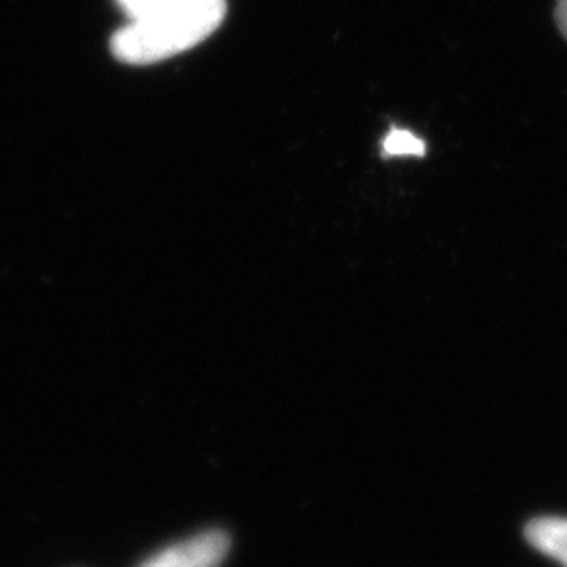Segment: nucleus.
<instances>
[{"mask_svg":"<svg viewBox=\"0 0 567 567\" xmlns=\"http://www.w3.org/2000/svg\"><path fill=\"white\" fill-rule=\"evenodd\" d=\"M225 13V0H173L122 28L112 39V53L133 65L168 60L208 39L224 23Z\"/></svg>","mask_w":567,"mask_h":567,"instance_id":"f257e3e1","label":"nucleus"},{"mask_svg":"<svg viewBox=\"0 0 567 567\" xmlns=\"http://www.w3.org/2000/svg\"><path fill=\"white\" fill-rule=\"evenodd\" d=\"M227 553L229 538L219 529H210L175 547L164 548L142 567H219Z\"/></svg>","mask_w":567,"mask_h":567,"instance_id":"f03ea898","label":"nucleus"},{"mask_svg":"<svg viewBox=\"0 0 567 567\" xmlns=\"http://www.w3.org/2000/svg\"><path fill=\"white\" fill-rule=\"evenodd\" d=\"M526 538L532 547L567 564V519L561 517L534 519L527 524Z\"/></svg>","mask_w":567,"mask_h":567,"instance_id":"7ed1b4c3","label":"nucleus"},{"mask_svg":"<svg viewBox=\"0 0 567 567\" xmlns=\"http://www.w3.org/2000/svg\"><path fill=\"white\" fill-rule=\"evenodd\" d=\"M383 150L386 156H423L425 143L410 131L393 128L383 142Z\"/></svg>","mask_w":567,"mask_h":567,"instance_id":"20e7f679","label":"nucleus"},{"mask_svg":"<svg viewBox=\"0 0 567 567\" xmlns=\"http://www.w3.org/2000/svg\"><path fill=\"white\" fill-rule=\"evenodd\" d=\"M173 0H121L122 9L133 20H142L145 16H152L154 11L163 9Z\"/></svg>","mask_w":567,"mask_h":567,"instance_id":"39448f33","label":"nucleus"},{"mask_svg":"<svg viewBox=\"0 0 567 567\" xmlns=\"http://www.w3.org/2000/svg\"><path fill=\"white\" fill-rule=\"evenodd\" d=\"M555 20L561 30V34L567 39V0H557V11H555Z\"/></svg>","mask_w":567,"mask_h":567,"instance_id":"423d86ee","label":"nucleus"}]
</instances>
